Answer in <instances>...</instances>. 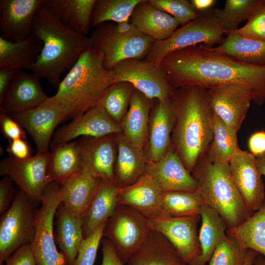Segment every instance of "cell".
Returning a JSON list of instances; mask_svg holds the SVG:
<instances>
[{"mask_svg": "<svg viewBox=\"0 0 265 265\" xmlns=\"http://www.w3.org/2000/svg\"><path fill=\"white\" fill-rule=\"evenodd\" d=\"M151 176L163 191H196L198 183L186 169L172 144L155 162H148L146 173Z\"/></svg>", "mask_w": 265, "mask_h": 265, "instance_id": "obj_21", "label": "cell"}, {"mask_svg": "<svg viewBox=\"0 0 265 265\" xmlns=\"http://www.w3.org/2000/svg\"><path fill=\"white\" fill-rule=\"evenodd\" d=\"M107 221L83 239L79 250L75 265H94Z\"/></svg>", "mask_w": 265, "mask_h": 265, "instance_id": "obj_44", "label": "cell"}, {"mask_svg": "<svg viewBox=\"0 0 265 265\" xmlns=\"http://www.w3.org/2000/svg\"><path fill=\"white\" fill-rule=\"evenodd\" d=\"M76 142L82 168L89 170L100 181L115 184V134L101 137H82Z\"/></svg>", "mask_w": 265, "mask_h": 265, "instance_id": "obj_16", "label": "cell"}, {"mask_svg": "<svg viewBox=\"0 0 265 265\" xmlns=\"http://www.w3.org/2000/svg\"><path fill=\"white\" fill-rule=\"evenodd\" d=\"M20 188L0 220V265L17 249L30 243L35 232L37 209Z\"/></svg>", "mask_w": 265, "mask_h": 265, "instance_id": "obj_8", "label": "cell"}, {"mask_svg": "<svg viewBox=\"0 0 265 265\" xmlns=\"http://www.w3.org/2000/svg\"><path fill=\"white\" fill-rule=\"evenodd\" d=\"M9 114L30 134L38 154L49 153L55 129L68 118L64 107L54 96L49 97L34 108Z\"/></svg>", "mask_w": 265, "mask_h": 265, "instance_id": "obj_12", "label": "cell"}, {"mask_svg": "<svg viewBox=\"0 0 265 265\" xmlns=\"http://www.w3.org/2000/svg\"><path fill=\"white\" fill-rule=\"evenodd\" d=\"M142 0H96L91 25L95 28L105 22L116 23L130 20L136 6Z\"/></svg>", "mask_w": 265, "mask_h": 265, "instance_id": "obj_40", "label": "cell"}, {"mask_svg": "<svg viewBox=\"0 0 265 265\" xmlns=\"http://www.w3.org/2000/svg\"><path fill=\"white\" fill-rule=\"evenodd\" d=\"M0 125L3 136L8 140L26 139V131L9 114L0 112Z\"/></svg>", "mask_w": 265, "mask_h": 265, "instance_id": "obj_46", "label": "cell"}, {"mask_svg": "<svg viewBox=\"0 0 265 265\" xmlns=\"http://www.w3.org/2000/svg\"><path fill=\"white\" fill-rule=\"evenodd\" d=\"M256 159L261 174L265 176V154L257 157Z\"/></svg>", "mask_w": 265, "mask_h": 265, "instance_id": "obj_54", "label": "cell"}, {"mask_svg": "<svg viewBox=\"0 0 265 265\" xmlns=\"http://www.w3.org/2000/svg\"><path fill=\"white\" fill-rule=\"evenodd\" d=\"M263 0H226L222 9H216L218 19L224 31L238 29L242 21L247 20Z\"/></svg>", "mask_w": 265, "mask_h": 265, "instance_id": "obj_41", "label": "cell"}, {"mask_svg": "<svg viewBox=\"0 0 265 265\" xmlns=\"http://www.w3.org/2000/svg\"><path fill=\"white\" fill-rule=\"evenodd\" d=\"M151 229L147 218L131 207L118 204L106 222L103 237L111 242L125 265L141 247Z\"/></svg>", "mask_w": 265, "mask_h": 265, "instance_id": "obj_10", "label": "cell"}, {"mask_svg": "<svg viewBox=\"0 0 265 265\" xmlns=\"http://www.w3.org/2000/svg\"><path fill=\"white\" fill-rule=\"evenodd\" d=\"M40 79L33 73L17 70L0 104V112H21L42 103L49 96L40 84Z\"/></svg>", "mask_w": 265, "mask_h": 265, "instance_id": "obj_22", "label": "cell"}, {"mask_svg": "<svg viewBox=\"0 0 265 265\" xmlns=\"http://www.w3.org/2000/svg\"><path fill=\"white\" fill-rule=\"evenodd\" d=\"M134 89L128 82H114L107 89L98 104L115 122L120 125L128 110Z\"/></svg>", "mask_w": 265, "mask_h": 265, "instance_id": "obj_39", "label": "cell"}, {"mask_svg": "<svg viewBox=\"0 0 265 265\" xmlns=\"http://www.w3.org/2000/svg\"><path fill=\"white\" fill-rule=\"evenodd\" d=\"M47 174L59 184L82 168L76 140L52 145Z\"/></svg>", "mask_w": 265, "mask_h": 265, "instance_id": "obj_36", "label": "cell"}, {"mask_svg": "<svg viewBox=\"0 0 265 265\" xmlns=\"http://www.w3.org/2000/svg\"><path fill=\"white\" fill-rule=\"evenodd\" d=\"M119 189L115 184L100 181L94 196L82 220L84 238L91 235L113 214L118 205Z\"/></svg>", "mask_w": 265, "mask_h": 265, "instance_id": "obj_30", "label": "cell"}, {"mask_svg": "<svg viewBox=\"0 0 265 265\" xmlns=\"http://www.w3.org/2000/svg\"><path fill=\"white\" fill-rule=\"evenodd\" d=\"M130 21L139 31L156 41L169 38L180 25L175 18L153 6L149 0H142L136 6Z\"/></svg>", "mask_w": 265, "mask_h": 265, "instance_id": "obj_27", "label": "cell"}, {"mask_svg": "<svg viewBox=\"0 0 265 265\" xmlns=\"http://www.w3.org/2000/svg\"><path fill=\"white\" fill-rule=\"evenodd\" d=\"M12 180L8 176H3L0 181V214L10 207L15 194Z\"/></svg>", "mask_w": 265, "mask_h": 265, "instance_id": "obj_48", "label": "cell"}, {"mask_svg": "<svg viewBox=\"0 0 265 265\" xmlns=\"http://www.w3.org/2000/svg\"><path fill=\"white\" fill-rule=\"evenodd\" d=\"M233 181L246 207L253 213L265 200V186L256 159L249 152L238 149L229 162Z\"/></svg>", "mask_w": 265, "mask_h": 265, "instance_id": "obj_17", "label": "cell"}, {"mask_svg": "<svg viewBox=\"0 0 265 265\" xmlns=\"http://www.w3.org/2000/svg\"><path fill=\"white\" fill-rule=\"evenodd\" d=\"M175 118V110L168 98L154 100L150 114L146 148L143 149L148 162L158 160L171 146V134Z\"/></svg>", "mask_w": 265, "mask_h": 265, "instance_id": "obj_20", "label": "cell"}, {"mask_svg": "<svg viewBox=\"0 0 265 265\" xmlns=\"http://www.w3.org/2000/svg\"><path fill=\"white\" fill-rule=\"evenodd\" d=\"M5 265H37L31 243L21 246L5 261Z\"/></svg>", "mask_w": 265, "mask_h": 265, "instance_id": "obj_47", "label": "cell"}, {"mask_svg": "<svg viewBox=\"0 0 265 265\" xmlns=\"http://www.w3.org/2000/svg\"><path fill=\"white\" fill-rule=\"evenodd\" d=\"M149 2L154 7L175 18L182 26L200 15L190 0H149Z\"/></svg>", "mask_w": 265, "mask_h": 265, "instance_id": "obj_43", "label": "cell"}, {"mask_svg": "<svg viewBox=\"0 0 265 265\" xmlns=\"http://www.w3.org/2000/svg\"><path fill=\"white\" fill-rule=\"evenodd\" d=\"M168 99L176 114L172 146L191 173L213 139L207 89L185 86L175 89Z\"/></svg>", "mask_w": 265, "mask_h": 265, "instance_id": "obj_2", "label": "cell"}, {"mask_svg": "<svg viewBox=\"0 0 265 265\" xmlns=\"http://www.w3.org/2000/svg\"><path fill=\"white\" fill-rule=\"evenodd\" d=\"M248 250L227 236L214 250L209 265H244Z\"/></svg>", "mask_w": 265, "mask_h": 265, "instance_id": "obj_42", "label": "cell"}, {"mask_svg": "<svg viewBox=\"0 0 265 265\" xmlns=\"http://www.w3.org/2000/svg\"><path fill=\"white\" fill-rule=\"evenodd\" d=\"M163 191L154 179L145 173L133 184L119 188L118 204L131 207L149 219L164 216Z\"/></svg>", "mask_w": 265, "mask_h": 265, "instance_id": "obj_23", "label": "cell"}, {"mask_svg": "<svg viewBox=\"0 0 265 265\" xmlns=\"http://www.w3.org/2000/svg\"><path fill=\"white\" fill-rule=\"evenodd\" d=\"M159 66L173 89L197 86L208 89L228 83L248 85L252 100L265 102V66L241 62L203 45L186 48L165 55Z\"/></svg>", "mask_w": 265, "mask_h": 265, "instance_id": "obj_1", "label": "cell"}, {"mask_svg": "<svg viewBox=\"0 0 265 265\" xmlns=\"http://www.w3.org/2000/svg\"><path fill=\"white\" fill-rule=\"evenodd\" d=\"M50 152L21 159L11 156L0 162V175L9 177L36 205L41 204L45 187L53 181L47 174Z\"/></svg>", "mask_w": 265, "mask_h": 265, "instance_id": "obj_11", "label": "cell"}, {"mask_svg": "<svg viewBox=\"0 0 265 265\" xmlns=\"http://www.w3.org/2000/svg\"><path fill=\"white\" fill-rule=\"evenodd\" d=\"M92 47L102 52L105 68L111 70L128 59L144 60L156 40L139 31L130 20L105 22L94 28Z\"/></svg>", "mask_w": 265, "mask_h": 265, "instance_id": "obj_6", "label": "cell"}, {"mask_svg": "<svg viewBox=\"0 0 265 265\" xmlns=\"http://www.w3.org/2000/svg\"><path fill=\"white\" fill-rule=\"evenodd\" d=\"M200 215L162 216L149 219L151 229L163 235L177 249L188 265H195L201 253L197 224Z\"/></svg>", "mask_w": 265, "mask_h": 265, "instance_id": "obj_15", "label": "cell"}, {"mask_svg": "<svg viewBox=\"0 0 265 265\" xmlns=\"http://www.w3.org/2000/svg\"><path fill=\"white\" fill-rule=\"evenodd\" d=\"M115 77L113 70L105 68L102 52L91 47L61 80L53 96L74 120L99 103Z\"/></svg>", "mask_w": 265, "mask_h": 265, "instance_id": "obj_4", "label": "cell"}, {"mask_svg": "<svg viewBox=\"0 0 265 265\" xmlns=\"http://www.w3.org/2000/svg\"><path fill=\"white\" fill-rule=\"evenodd\" d=\"M120 133H123L120 125L98 104L58 129L53 135L51 146L69 142L80 136L101 137Z\"/></svg>", "mask_w": 265, "mask_h": 265, "instance_id": "obj_18", "label": "cell"}, {"mask_svg": "<svg viewBox=\"0 0 265 265\" xmlns=\"http://www.w3.org/2000/svg\"><path fill=\"white\" fill-rule=\"evenodd\" d=\"M242 248L251 249L265 259V200L259 210L239 225L226 231Z\"/></svg>", "mask_w": 265, "mask_h": 265, "instance_id": "obj_35", "label": "cell"}, {"mask_svg": "<svg viewBox=\"0 0 265 265\" xmlns=\"http://www.w3.org/2000/svg\"><path fill=\"white\" fill-rule=\"evenodd\" d=\"M45 0H0V37L11 42L32 35L34 18Z\"/></svg>", "mask_w": 265, "mask_h": 265, "instance_id": "obj_19", "label": "cell"}, {"mask_svg": "<svg viewBox=\"0 0 265 265\" xmlns=\"http://www.w3.org/2000/svg\"><path fill=\"white\" fill-rule=\"evenodd\" d=\"M32 34L43 43L31 71L57 87L64 72H68L82 54L92 47V38L66 27L44 5L37 12Z\"/></svg>", "mask_w": 265, "mask_h": 265, "instance_id": "obj_3", "label": "cell"}, {"mask_svg": "<svg viewBox=\"0 0 265 265\" xmlns=\"http://www.w3.org/2000/svg\"><path fill=\"white\" fill-rule=\"evenodd\" d=\"M17 70L12 67H0V104L3 101Z\"/></svg>", "mask_w": 265, "mask_h": 265, "instance_id": "obj_52", "label": "cell"}, {"mask_svg": "<svg viewBox=\"0 0 265 265\" xmlns=\"http://www.w3.org/2000/svg\"><path fill=\"white\" fill-rule=\"evenodd\" d=\"M192 172L197 181V191L204 204L216 211L228 229L239 225L253 214L246 207L235 185L229 164L206 160L196 166Z\"/></svg>", "mask_w": 265, "mask_h": 265, "instance_id": "obj_5", "label": "cell"}, {"mask_svg": "<svg viewBox=\"0 0 265 265\" xmlns=\"http://www.w3.org/2000/svg\"><path fill=\"white\" fill-rule=\"evenodd\" d=\"M96 0H45L44 6L66 27L86 35L92 26Z\"/></svg>", "mask_w": 265, "mask_h": 265, "instance_id": "obj_28", "label": "cell"}, {"mask_svg": "<svg viewBox=\"0 0 265 265\" xmlns=\"http://www.w3.org/2000/svg\"><path fill=\"white\" fill-rule=\"evenodd\" d=\"M258 253L253 250L249 249L244 265H253Z\"/></svg>", "mask_w": 265, "mask_h": 265, "instance_id": "obj_55", "label": "cell"}, {"mask_svg": "<svg viewBox=\"0 0 265 265\" xmlns=\"http://www.w3.org/2000/svg\"><path fill=\"white\" fill-rule=\"evenodd\" d=\"M199 214L201 225L198 236L201 253L195 265H205L217 246L227 237L228 228L219 213L206 205H202Z\"/></svg>", "mask_w": 265, "mask_h": 265, "instance_id": "obj_34", "label": "cell"}, {"mask_svg": "<svg viewBox=\"0 0 265 265\" xmlns=\"http://www.w3.org/2000/svg\"><path fill=\"white\" fill-rule=\"evenodd\" d=\"M249 152L256 158L265 154V131H259L252 133L248 140Z\"/></svg>", "mask_w": 265, "mask_h": 265, "instance_id": "obj_51", "label": "cell"}, {"mask_svg": "<svg viewBox=\"0 0 265 265\" xmlns=\"http://www.w3.org/2000/svg\"><path fill=\"white\" fill-rule=\"evenodd\" d=\"M7 152L15 158L24 159L32 157V149L24 139L8 140Z\"/></svg>", "mask_w": 265, "mask_h": 265, "instance_id": "obj_49", "label": "cell"}, {"mask_svg": "<svg viewBox=\"0 0 265 265\" xmlns=\"http://www.w3.org/2000/svg\"><path fill=\"white\" fill-rule=\"evenodd\" d=\"M204 204L197 191H163L162 210L164 216L181 217L200 215Z\"/></svg>", "mask_w": 265, "mask_h": 265, "instance_id": "obj_38", "label": "cell"}, {"mask_svg": "<svg viewBox=\"0 0 265 265\" xmlns=\"http://www.w3.org/2000/svg\"><path fill=\"white\" fill-rule=\"evenodd\" d=\"M242 36L265 41V0L253 12L242 27L238 29Z\"/></svg>", "mask_w": 265, "mask_h": 265, "instance_id": "obj_45", "label": "cell"}, {"mask_svg": "<svg viewBox=\"0 0 265 265\" xmlns=\"http://www.w3.org/2000/svg\"><path fill=\"white\" fill-rule=\"evenodd\" d=\"M56 243L65 256L67 265H75L80 246L84 239L82 220L70 214L60 204L55 212Z\"/></svg>", "mask_w": 265, "mask_h": 265, "instance_id": "obj_31", "label": "cell"}, {"mask_svg": "<svg viewBox=\"0 0 265 265\" xmlns=\"http://www.w3.org/2000/svg\"><path fill=\"white\" fill-rule=\"evenodd\" d=\"M254 265H265V258L261 254L258 253L257 255L254 262Z\"/></svg>", "mask_w": 265, "mask_h": 265, "instance_id": "obj_56", "label": "cell"}, {"mask_svg": "<svg viewBox=\"0 0 265 265\" xmlns=\"http://www.w3.org/2000/svg\"><path fill=\"white\" fill-rule=\"evenodd\" d=\"M115 183L123 188L133 184L145 174L148 161L143 149L133 144L123 133L115 134Z\"/></svg>", "mask_w": 265, "mask_h": 265, "instance_id": "obj_25", "label": "cell"}, {"mask_svg": "<svg viewBox=\"0 0 265 265\" xmlns=\"http://www.w3.org/2000/svg\"><path fill=\"white\" fill-rule=\"evenodd\" d=\"M154 101L134 89L128 110L120 124L126 137L143 149L147 140L150 114Z\"/></svg>", "mask_w": 265, "mask_h": 265, "instance_id": "obj_29", "label": "cell"}, {"mask_svg": "<svg viewBox=\"0 0 265 265\" xmlns=\"http://www.w3.org/2000/svg\"><path fill=\"white\" fill-rule=\"evenodd\" d=\"M224 30L216 9L200 13L195 19L178 28L167 39L156 41L145 61L159 65L167 54L186 48L203 45L208 47L220 44Z\"/></svg>", "mask_w": 265, "mask_h": 265, "instance_id": "obj_7", "label": "cell"}, {"mask_svg": "<svg viewBox=\"0 0 265 265\" xmlns=\"http://www.w3.org/2000/svg\"><path fill=\"white\" fill-rule=\"evenodd\" d=\"M43 42L35 35L11 42L0 37V67L31 71L41 53Z\"/></svg>", "mask_w": 265, "mask_h": 265, "instance_id": "obj_33", "label": "cell"}, {"mask_svg": "<svg viewBox=\"0 0 265 265\" xmlns=\"http://www.w3.org/2000/svg\"><path fill=\"white\" fill-rule=\"evenodd\" d=\"M194 8L199 13L204 12L212 9L216 3L215 0H191Z\"/></svg>", "mask_w": 265, "mask_h": 265, "instance_id": "obj_53", "label": "cell"}, {"mask_svg": "<svg viewBox=\"0 0 265 265\" xmlns=\"http://www.w3.org/2000/svg\"><path fill=\"white\" fill-rule=\"evenodd\" d=\"M60 203V185L53 181L43 190L30 242L37 265H67L63 253L57 249L53 234V219Z\"/></svg>", "mask_w": 265, "mask_h": 265, "instance_id": "obj_9", "label": "cell"}, {"mask_svg": "<svg viewBox=\"0 0 265 265\" xmlns=\"http://www.w3.org/2000/svg\"><path fill=\"white\" fill-rule=\"evenodd\" d=\"M207 92L212 113L238 132L253 101L250 87L228 83L212 87Z\"/></svg>", "mask_w": 265, "mask_h": 265, "instance_id": "obj_14", "label": "cell"}, {"mask_svg": "<svg viewBox=\"0 0 265 265\" xmlns=\"http://www.w3.org/2000/svg\"><path fill=\"white\" fill-rule=\"evenodd\" d=\"M213 139L208 152L207 161L229 164L239 149L237 131L212 113Z\"/></svg>", "mask_w": 265, "mask_h": 265, "instance_id": "obj_37", "label": "cell"}, {"mask_svg": "<svg viewBox=\"0 0 265 265\" xmlns=\"http://www.w3.org/2000/svg\"><path fill=\"white\" fill-rule=\"evenodd\" d=\"M127 265H188L172 243L160 232L151 229L143 244Z\"/></svg>", "mask_w": 265, "mask_h": 265, "instance_id": "obj_26", "label": "cell"}, {"mask_svg": "<svg viewBox=\"0 0 265 265\" xmlns=\"http://www.w3.org/2000/svg\"><path fill=\"white\" fill-rule=\"evenodd\" d=\"M226 37L212 49L241 62L257 66H265V41L241 35L238 29L224 31Z\"/></svg>", "mask_w": 265, "mask_h": 265, "instance_id": "obj_32", "label": "cell"}, {"mask_svg": "<svg viewBox=\"0 0 265 265\" xmlns=\"http://www.w3.org/2000/svg\"><path fill=\"white\" fill-rule=\"evenodd\" d=\"M101 243L103 255L101 265H125L109 239L103 237Z\"/></svg>", "mask_w": 265, "mask_h": 265, "instance_id": "obj_50", "label": "cell"}, {"mask_svg": "<svg viewBox=\"0 0 265 265\" xmlns=\"http://www.w3.org/2000/svg\"><path fill=\"white\" fill-rule=\"evenodd\" d=\"M100 181L82 168L60 185L61 204L74 217L83 220Z\"/></svg>", "mask_w": 265, "mask_h": 265, "instance_id": "obj_24", "label": "cell"}, {"mask_svg": "<svg viewBox=\"0 0 265 265\" xmlns=\"http://www.w3.org/2000/svg\"><path fill=\"white\" fill-rule=\"evenodd\" d=\"M114 82L126 81L151 100L168 98L173 89L160 66L137 59H128L118 63L112 69Z\"/></svg>", "mask_w": 265, "mask_h": 265, "instance_id": "obj_13", "label": "cell"}]
</instances>
